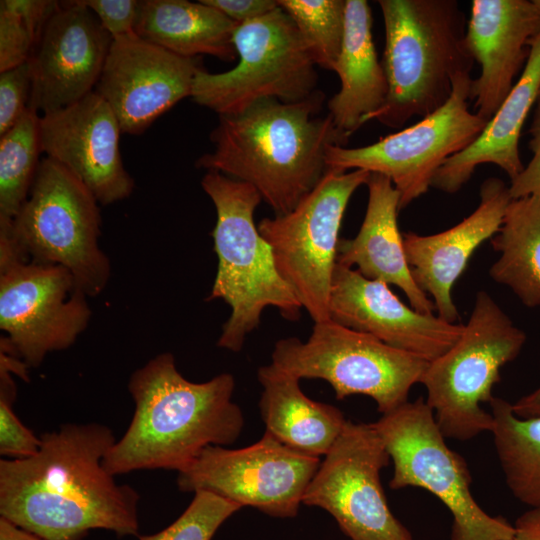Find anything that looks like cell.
I'll return each mask as SVG.
<instances>
[{
	"mask_svg": "<svg viewBox=\"0 0 540 540\" xmlns=\"http://www.w3.org/2000/svg\"><path fill=\"white\" fill-rule=\"evenodd\" d=\"M98 18L113 39L135 33L139 1L137 0H81Z\"/></svg>",
	"mask_w": 540,
	"mask_h": 540,
	"instance_id": "35",
	"label": "cell"
},
{
	"mask_svg": "<svg viewBox=\"0 0 540 540\" xmlns=\"http://www.w3.org/2000/svg\"><path fill=\"white\" fill-rule=\"evenodd\" d=\"M239 57L226 72L200 70L192 99L218 115L237 113L274 98L300 102L317 89L316 64L290 16L278 5L270 13L238 24L233 36Z\"/></svg>",
	"mask_w": 540,
	"mask_h": 540,
	"instance_id": "10",
	"label": "cell"
},
{
	"mask_svg": "<svg viewBox=\"0 0 540 540\" xmlns=\"http://www.w3.org/2000/svg\"><path fill=\"white\" fill-rule=\"evenodd\" d=\"M534 3L536 4L538 9L540 10V0H534Z\"/></svg>",
	"mask_w": 540,
	"mask_h": 540,
	"instance_id": "41",
	"label": "cell"
},
{
	"mask_svg": "<svg viewBox=\"0 0 540 540\" xmlns=\"http://www.w3.org/2000/svg\"><path fill=\"white\" fill-rule=\"evenodd\" d=\"M235 380L221 373L205 382L187 380L174 355L164 352L135 370L128 390L135 403L124 435L109 449L104 468L112 475L185 468L209 445H231L244 417L232 401Z\"/></svg>",
	"mask_w": 540,
	"mask_h": 540,
	"instance_id": "3",
	"label": "cell"
},
{
	"mask_svg": "<svg viewBox=\"0 0 540 540\" xmlns=\"http://www.w3.org/2000/svg\"><path fill=\"white\" fill-rule=\"evenodd\" d=\"M201 186L217 213L212 238L218 267L206 300L221 299L229 305L231 313L217 346L239 352L267 307L290 321L300 318L303 307L280 276L272 249L255 224L254 213L262 201L259 192L213 170L203 176Z\"/></svg>",
	"mask_w": 540,
	"mask_h": 540,
	"instance_id": "5",
	"label": "cell"
},
{
	"mask_svg": "<svg viewBox=\"0 0 540 540\" xmlns=\"http://www.w3.org/2000/svg\"><path fill=\"white\" fill-rule=\"evenodd\" d=\"M87 298L64 267L0 253V349L38 368L85 331L92 315Z\"/></svg>",
	"mask_w": 540,
	"mask_h": 540,
	"instance_id": "12",
	"label": "cell"
},
{
	"mask_svg": "<svg viewBox=\"0 0 540 540\" xmlns=\"http://www.w3.org/2000/svg\"><path fill=\"white\" fill-rule=\"evenodd\" d=\"M59 3L51 0L0 1V72L29 61Z\"/></svg>",
	"mask_w": 540,
	"mask_h": 540,
	"instance_id": "31",
	"label": "cell"
},
{
	"mask_svg": "<svg viewBox=\"0 0 540 540\" xmlns=\"http://www.w3.org/2000/svg\"><path fill=\"white\" fill-rule=\"evenodd\" d=\"M530 134L532 158L521 174L511 182L509 193L512 199L540 195V98L537 100Z\"/></svg>",
	"mask_w": 540,
	"mask_h": 540,
	"instance_id": "36",
	"label": "cell"
},
{
	"mask_svg": "<svg viewBox=\"0 0 540 540\" xmlns=\"http://www.w3.org/2000/svg\"><path fill=\"white\" fill-rule=\"evenodd\" d=\"M271 364L299 379H322L337 400L366 395L383 415L408 402L428 361L331 320L314 323L306 341L278 340Z\"/></svg>",
	"mask_w": 540,
	"mask_h": 540,
	"instance_id": "8",
	"label": "cell"
},
{
	"mask_svg": "<svg viewBox=\"0 0 540 540\" xmlns=\"http://www.w3.org/2000/svg\"><path fill=\"white\" fill-rule=\"evenodd\" d=\"M472 81L470 74L458 75L442 107L371 145H330L325 155L327 169L383 174L400 195V209L407 207L427 192L443 163L471 145L488 123L468 109Z\"/></svg>",
	"mask_w": 540,
	"mask_h": 540,
	"instance_id": "13",
	"label": "cell"
},
{
	"mask_svg": "<svg viewBox=\"0 0 540 540\" xmlns=\"http://www.w3.org/2000/svg\"><path fill=\"white\" fill-rule=\"evenodd\" d=\"M490 242L500 254L489 270L491 278L525 306H540V195L512 199Z\"/></svg>",
	"mask_w": 540,
	"mask_h": 540,
	"instance_id": "27",
	"label": "cell"
},
{
	"mask_svg": "<svg viewBox=\"0 0 540 540\" xmlns=\"http://www.w3.org/2000/svg\"><path fill=\"white\" fill-rule=\"evenodd\" d=\"M12 375L0 367V455L6 459H25L39 451L41 438L14 411L17 387Z\"/></svg>",
	"mask_w": 540,
	"mask_h": 540,
	"instance_id": "33",
	"label": "cell"
},
{
	"mask_svg": "<svg viewBox=\"0 0 540 540\" xmlns=\"http://www.w3.org/2000/svg\"><path fill=\"white\" fill-rule=\"evenodd\" d=\"M509 187L488 178L480 187L478 207L460 223L432 235L406 233L404 250L414 281L432 299L438 317L455 323L459 313L451 291L475 250L500 229L508 204Z\"/></svg>",
	"mask_w": 540,
	"mask_h": 540,
	"instance_id": "21",
	"label": "cell"
},
{
	"mask_svg": "<svg viewBox=\"0 0 540 540\" xmlns=\"http://www.w3.org/2000/svg\"><path fill=\"white\" fill-rule=\"evenodd\" d=\"M237 25L202 0H141L135 33L182 57L204 54L233 61L238 56L233 41Z\"/></svg>",
	"mask_w": 540,
	"mask_h": 540,
	"instance_id": "26",
	"label": "cell"
},
{
	"mask_svg": "<svg viewBox=\"0 0 540 540\" xmlns=\"http://www.w3.org/2000/svg\"><path fill=\"white\" fill-rule=\"evenodd\" d=\"M512 410L520 418H540V386L513 403Z\"/></svg>",
	"mask_w": 540,
	"mask_h": 540,
	"instance_id": "39",
	"label": "cell"
},
{
	"mask_svg": "<svg viewBox=\"0 0 540 540\" xmlns=\"http://www.w3.org/2000/svg\"><path fill=\"white\" fill-rule=\"evenodd\" d=\"M540 92V32L533 39L528 60L513 89L479 137L449 157L436 172L431 187L446 193L460 190L482 164L500 167L512 182L523 171L519 139L524 122Z\"/></svg>",
	"mask_w": 540,
	"mask_h": 540,
	"instance_id": "23",
	"label": "cell"
},
{
	"mask_svg": "<svg viewBox=\"0 0 540 540\" xmlns=\"http://www.w3.org/2000/svg\"><path fill=\"white\" fill-rule=\"evenodd\" d=\"M539 32L540 10L534 0L472 1L465 43L481 67L471 85L479 117L489 121L498 111L523 71Z\"/></svg>",
	"mask_w": 540,
	"mask_h": 540,
	"instance_id": "20",
	"label": "cell"
},
{
	"mask_svg": "<svg viewBox=\"0 0 540 540\" xmlns=\"http://www.w3.org/2000/svg\"><path fill=\"white\" fill-rule=\"evenodd\" d=\"M39 451L0 460V515L45 540H83L104 529L139 536L138 492L103 466L116 442L100 423H65Z\"/></svg>",
	"mask_w": 540,
	"mask_h": 540,
	"instance_id": "1",
	"label": "cell"
},
{
	"mask_svg": "<svg viewBox=\"0 0 540 540\" xmlns=\"http://www.w3.org/2000/svg\"><path fill=\"white\" fill-rule=\"evenodd\" d=\"M257 377L263 388L259 409L265 432L299 452L326 455L347 421L342 411L307 397L299 378L271 363L259 367Z\"/></svg>",
	"mask_w": 540,
	"mask_h": 540,
	"instance_id": "25",
	"label": "cell"
},
{
	"mask_svg": "<svg viewBox=\"0 0 540 540\" xmlns=\"http://www.w3.org/2000/svg\"><path fill=\"white\" fill-rule=\"evenodd\" d=\"M389 460L372 423L347 420L302 503L326 510L352 540H413L391 512L380 482Z\"/></svg>",
	"mask_w": 540,
	"mask_h": 540,
	"instance_id": "15",
	"label": "cell"
},
{
	"mask_svg": "<svg viewBox=\"0 0 540 540\" xmlns=\"http://www.w3.org/2000/svg\"><path fill=\"white\" fill-rule=\"evenodd\" d=\"M98 201L67 168L45 157L29 195L12 219H0V243L28 261L67 269L88 297L102 293L111 275L100 248Z\"/></svg>",
	"mask_w": 540,
	"mask_h": 540,
	"instance_id": "6",
	"label": "cell"
},
{
	"mask_svg": "<svg viewBox=\"0 0 540 540\" xmlns=\"http://www.w3.org/2000/svg\"><path fill=\"white\" fill-rule=\"evenodd\" d=\"M31 90L29 61L0 72V136L11 129L29 108Z\"/></svg>",
	"mask_w": 540,
	"mask_h": 540,
	"instance_id": "34",
	"label": "cell"
},
{
	"mask_svg": "<svg viewBox=\"0 0 540 540\" xmlns=\"http://www.w3.org/2000/svg\"><path fill=\"white\" fill-rule=\"evenodd\" d=\"M385 26L382 66L388 83L377 120L400 128L450 98L455 78L470 74L474 59L465 43V15L456 0H380Z\"/></svg>",
	"mask_w": 540,
	"mask_h": 540,
	"instance_id": "4",
	"label": "cell"
},
{
	"mask_svg": "<svg viewBox=\"0 0 540 540\" xmlns=\"http://www.w3.org/2000/svg\"><path fill=\"white\" fill-rule=\"evenodd\" d=\"M121 132L96 91L40 119L42 152L74 174L101 205L126 199L134 190L120 154Z\"/></svg>",
	"mask_w": 540,
	"mask_h": 540,
	"instance_id": "18",
	"label": "cell"
},
{
	"mask_svg": "<svg viewBox=\"0 0 540 540\" xmlns=\"http://www.w3.org/2000/svg\"><path fill=\"white\" fill-rule=\"evenodd\" d=\"M366 185L368 203L365 217L354 238L339 240L337 264L352 269L356 267L355 270L368 279L399 287L413 309L433 314L434 303L414 281L406 258L397 222L400 210L398 191L387 176L379 173H370Z\"/></svg>",
	"mask_w": 540,
	"mask_h": 540,
	"instance_id": "22",
	"label": "cell"
},
{
	"mask_svg": "<svg viewBox=\"0 0 540 540\" xmlns=\"http://www.w3.org/2000/svg\"><path fill=\"white\" fill-rule=\"evenodd\" d=\"M328 310L329 320L428 362L448 351L464 328L434 314L416 311L404 304L386 283L368 279L337 263Z\"/></svg>",
	"mask_w": 540,
	"mask_h": 540,
	"instance_id": "19",
	"label": "cell"
},
{
	"mask_svg": "<svg viewBox=\"0 0 540 540\" xmlns=\"http://www.w3.org/2000/svg\"><path fill=\"white\" fill-rule=\"evenodd\" d=\"M496 453L513 496L540 508V418H520L508 401L490 402Z\"/></svg>",
	"mask_w": 540,
	"mask_h": 540,
	"instance_id": "28",
	"label": "cell"
},
{
	"mask_svg": "<svg viewBox=\"0 0 540 540\" xmlns=\"http://www.w3.org/2000/svg\"><path fill=\"white\" fill-rule=\"evenodd\" d=\"M372 424L393 462L390 488L418 487L435 495L452 514L450 540H512L514 526L487 514L474 499L465 459L446 444L422 398Z\"/></svg>",
	"mask_w": 540,
	"mask_h": 540,
	"instance_id": "9",
	"label": "cell"
},
{
	"mask_svg": "<svg viewBox=\"0 0 540 540\" xmlns=\"http://www.w3.org/2000/svg\"><path fill=\"white\" fill-rule=\"evenodd\" d=\"M324 101L316 90L300 102L265 98L219 115L210 135L214 150L196 167L252 185L275 215L292 211L325 175L327 148L349 141L329 114L320 116Z\"/></svg>",
	"mask_w": 540,
	"mask_h": 540,
	"instance_id": "2",
	"label": "cell"
},
{
	"mask_svg": "<svg viewBox=\"0 0 540 540\" xmlns=\"http://www.w3.org/2000/svg\"><path fill=\"white\" fill-rule=\"evenodd\" d=\"M300 32L316 66L334 71L345 31L346 0H277Z\"/></svg>",
	"mask_w": 540,
	"mask_h": 540,
	"instance_id": "30",
	"label": "cell"
},
{
	"mask_svg": "<svg viewBox=\"0 0 540 540\" xmlns=\"http://www.w3.org/2000/svg\"><path fill=\"white\" fill-rule=\"evenodd\" d=\"M0 540H45L0 516Z\"/></svg>",
	"mask_w": 540,
	"mask_h": 540,
	"instance_id": "40",
	"label": "cell"
},
{
	"mask_svg": "<svg viewBox=\"0 0 540 540\" xmlns=\"http://www.w3.org/2000/svg\"><path fill=\"white\" fill-rule=\"evenodd\" d=\"M525 342V332L493 298L477 292L460 338L428 363L420 380L427 391L425 402L445 438L467 441L492 432L493 415L481 404L493 400L501 368L520 354Z\"/></svg>",
	"mask_w": 540,
	"mask_h": 540,
	"instance_id": "7",
	"label": "cell"
},
{
	"mask_svg": "<svg viewBox=\"0 0 540 540\" xmlns=\"http://www.w3.org/2000/svg\"><path fill=\"white\" fill-rule=\"evenodd\" d=\"M237 24L260 18L278 7L275 0H202Z\"/></svg>",
	"mask_w": 540,
	"mask_h": 540,
	"instance_id": "37",
	"label": "cell"
},
{
	"mask_svg": "<svg viewBox=\"0 0 540 540\" xmlns=\"http://www.w3.org/2000/svg\"><path fill=\"white\" fill-rule=\"evenodd\" d=\"M319 465V457L292 449L265 432L244 448L205 447L178 472L177 486L182 492L207 491L241 507L292 518Z\"/></svg>",
	"mask_w": 540,
	"mask_h": 540,
	"instance_id": "14",
	"label": "cell"
},
{
	"mask_svg": "<svg viewBox=\"0 0 540 540\" xmlns=\"http://www.w3.org/2000/svg\"><path fill=\"white\" fill-rule=\"evenodd\" d=\"M370 172L327 169L290 212L263 218L258 230L272 249L280 276L314 323L329 320V296L339 231L353 193Z\"/></svg>",
	"mask_w": 540,
	"mask_h": 540,
	"instance_id": "11",
	"label": "cell"
},
{
	"mask_svg": "<svg viewBox=\"0 0 540 540\" xmlns=\"http://www.w3.org/2000/svg\"><path fill=\"white\" fill-rule=\"evenodd\" d=\"M371 27L368 2L346 0L344 39L334 69L340 79V89L327 107L337 129L348 137L383 105L388 94Z\"/></svg>",
	"mask_w": 540,
	"mask_h": 540,
	"instance_id": "24",
	"label": "cell"
},
{
	"mask_svg": "<svg viewBox=\"0 0 540 540\" xmlns=\"http://www.w3.org/2000/svg\"><path fill=\"white\" fill-rule=\"evenodd\" d=\"M40 119L28 108L0 138V219L12 220L29 195L42 152Z\"/></svg>",
	"mask_w": 540,
	"mask_h": 540,
	"instance_id": "29",
	"label": "cell"
},
{
	"mask_svg": "<svg viewBox=\"0 0 540 540\" xmlns=\"http://www.w3.org/2000/svg\"><path fill=\"white\" fill-rule=\"evenodd\" d=\"M200 57L186 58L137 34L113 39L96 92L122 132L140 134L180 100L192 95Z\"/></svg>",
	"mask_w": 540,
	"mask_h": 540,
	"instance_id": "16",
	"label": "cell"
},
{
	"mask_svg": "<svg viewBox=\"0 0 540 540\" xmlns=\"http://www.w3.org/2000/svg\"><path fill=\"white\" fill-rule=\"evenodd\" d=\"M113 38L81 0L63 1L48 20L29 62V108L43 115L91 93Z\"/></svg>",
	"mask_w": 540,
	"mask_h": 540,
	"instance_id": "17",
	"label": "cell"
},
{
	"mask_svg": "<svg viewBox=\"0 0 540 540\" xmlns=\"http://www.w3.org/2000/svg\"><path fill=\"white\" fill-rule=\"evenodd\" d=\"M539 98H540V92H539V97H538V99H539Z\"/></svg>",
	"mask_w": 540,
	"mask_h": 540,
	"instance_id": "42",
	"label": "cell"
},
{
	"mask_svg": "<svg viewBox=\"0 0 540 540\" xmlns=\"http://www.w3.org/2000/svg\"><path fill=\"white\" fill-rule=\"evenodd\" d=\"M242 507L207 491H197L186 510L169 526L138 540H211L218 528Z\"/></svg>",
	"mask_w": 540,
	"mask_h": 540,
	"instance_id": "32",
	"label": "cell"
},
{
	"mask_svg": "<svg viewBox=\"0 0 540 540\" xmlns=\"http://www.w3.org/2000/svg\"><path fill=\"white\" fill-rule=\"evenodd\" d=\"M512 540H540V508H530L516 519Z\"/></svg>",
	"mask_w": 540,
	"mask_h": 540,
	"instance_id": "38",
	"label": "cell"
}]
</instances>
